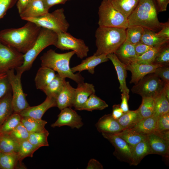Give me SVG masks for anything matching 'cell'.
<instances>
[{
  "label": "cell",
  "instance_id": "53",
  "mask_svg": "<svg viewBox=\"0 0 169 169\" xmlns=\"http://www.w3.org/2000/svg\"><path fill=\"white\" fill-rule=\"evenodd\" d=\"M123 112L120 107V105L115 104L112 106V111L111 113L112 117L115 119L118 120L124 114Z\"/></svg>",
  "mask_w": 169,
  "mask_h": 169
},
{
  "label": "cell",
  "instance_id": "41",
  "mask_svg": "<svg viewBox=\"0 0 169 169\" xmlns=\"http://www.w3.org/2000/svg\"><path fill=\"white\" fill-rule=\"evenodd\" d=\"M155 99L151 97L142 98V103L138 109L142 118L153 115L154 111Z\"/></svg>",
  "mask_w": 169,
  "mask_h": 169
},
{
  "label": "cell",
  "instance_id": "18",
  "mask_svg": "<svg viewBox=\"0 0 169 169\" xmlns=\"http://www.w3.org/2000/svg\"><path fill=\"white\" fill-rule=\"evenodd\" d=\"M107 55H96L93 54L83 60L79 64L71 68L72 72L80 73L84 70H88L91 74L95 73V67L99 64L109 60Z\"/></svg>",
  "mask_w": 169,
  "mask_h": 169
},
{
  "label": "cell",
  "instance_id": "23",
  "mask_svg": "<svg viewBox=\"0 0 169 169\" xmlns=\"http://www.w3.org/2000/svg\"><path fill=\"white\" fill-rule=\"evenodd\" d=\"M114 53L119 59L125 64L133 62L138 57L134 45L126 40Z\"/></svg>",
  "mask_w": 169,
  "mask_h": 169
},
{
  "label": "cell",
  "instance_id": "49",
  "mask_svg": "<svg viewBox=\"0 0 169 169\" xmlns=\"http://www.w3.org/2000/svg\"><path fill=\"white\" fill-rule=\"evenodd\" d=\"M12 92L10 84L7 75L0 79V98Z\"/></svg>",
  "mask_w": 169,
  "mask_h": 169
},
{
  "label": "cell",
  "instance_id": "15",
  "mask_svg": "<svg viewBox=\"0 0 169 169\" xmlns=\"http://www.w3.org/2000/svg\"><path fill=\"white\" fill-rule=\"evenodd\" d=\"M151 154H156L167 158L169 156V140L165 139L155 133L146 136Z\"/></svg>",
  "mask_w": 169,
  "mask_h": 169
},
{
  "label": "cell",
  "instance_id": "3",
  "mask_svg": "<svg viewBox=\"0 0 169 169\" xmlns=\"http://www.w3.org/2000/svg\"><path fill=\"white\" fill-rule=\"evenodd\" d=\"M73 51L64 53H58L54 50L50 49L40 57L41 65L50 68L60 76L69 78L77 84L84 82V78L80 73H73L70 67V61L75 54Z\"/></svg>",
  "mask_w": 169,
  "mask_h": 169
},
{
  "label": "cell",
  "instance_id": "44",
  "mask_svg": "<svg viewBox=\"0 0 169 169\" xmlns=\"http://www.w3.org/2000/svg\"><path fill=\"white\" fill-rule=\"evenodd\" d=\"M152 64H160L162 66H169V43L161 47L157 53Z\"/></svg>",
  "mask_w": 169,
  "mask_h": 169
},
{
  "label": "cell",
  "instance_id": "29",
  "mask_svg": "<svg viewBox=\"0 0 169 169\" xmlns=\"http://www.w3.org/2000/svg\"><path fill=\"white\" fill-rule=\"evenodd\" d=\"M137 110H129L124 113L117 120L123 130L130 129L136 125L142 119Z\"/></svg>",
  "mask_w": 169,
  "mask_h": 169
},
{
  "label": "cell",
  "instance_id": "12",
  "mask_svg": "<svg viewBox=\"0 0 169 169\" xmlns=\"http://www.w3.org/2000/svg\"><path fill=\"white\" fill-rule=\"evenodd\" d=\"M101 133L102 136L114 147L113 155L119 161L127 163L131 165L132 147L116 134Z\"/></svg>",
  "mask_w": 169,
  "mask_h": 169
},
{
  "label": "cell",
  "instance_id": "32",
  "mask_svg": "<svg viewBox=\"0 0 169 169\" xmlns=\"http://www.w3.org/2000/svg\"><path fill=\"white\" fill-rule=\"evenodd\" d=\"M106 102L97 96L95 94L91 95L85 103L79 109V110L92 111L93 110H102L108 107Z\"/></svg>",
  "mask_w": 169,
  "mask_h": 169
},
{
  "label": "cell",
  "instance_id": "30",
  "mask_svg": "<svg viewBox=\"0 0 169 169\" xmlns=\"http://www.w3.org/2000/svg\"><path fill=\"white\" fill-rule=\"evenodd\" d=\"M140 0H109L114 7L127 18Z\"/></svg>",
  "mask_w": 169,
  "mask_h": 169
},
{
  "label": "cell",
  "instance_id": "4",
  "mask_svg": "<svg viewBox=\"0 0 169 169\" xmlns=\"http://www.w3.org/2000/svg\"><path fill=\"white\" fill-rule=\"evenodd\" d=\"M126 28L99 27L95 33L96 55L114 53L125 40Z\"/></svg>",
  "mask_w": 169,
  "mask_h": 169
},
{
  "label": "cell",
  "instance_id": "24",
  "mask_svg": "<svg viewBox=\"0 0 169 169\" xmlns=\"http://www.w3.org/2000/svg\"><path fill=\"white\" fill-rule=\"evenodd\" d=\"M55 75V71L53 69L41 66L38 70L34 79L36 88L42 91Z\"/></svg>",
  "mask_w": 169,
  "mask_h": 169
},
{
  "label": "cell",
  "instance_id": "5",
  "mask_svg": "<svg viewBox=\"0 0 169 169\" xmlns=\"http://www.w3.org/2000/svg\"><path fill=\"white\" fill-rule=\"evenodd\" d=\"M57 34L50 30L42 28L39 35L32 47L23 54L22 65L16 69L17 72L23 73L31 68L34 61L40 53L48 46L56 44Z\"/></svg>",
  "mask_w": 169,
  "mask_h": 169
},
{
  "label": "cell",
  "instance_id": "35",
  "mask_svg": "<svg viewBox=\"0 0 169 169\" xmlns=\"http://www.w3.org/2000/svg\"><path fill=\"white\" fill-rule=\"evenodd\" d=\"M22 117L19 113H13L0 126V135L9 134L21 122Z\"/></svg>",
  "mask_w": 169,
  "mask_h": 169
},
{
  "label": "cell",
  "instance_id": "46",
  "mask_svg": "<svg viewBox=\"0 0 169 169\" xmlns=\"http://www.w3.org/2000/svg\"><path fill=\"white\" fill-rule=\"evenodd\" d=\"M167 132H169V112L158 117L156 129L154 133Z\"/></svg>",
  "mask_w": 169,
  "mask_h": 169
},
{
  "label": "cell",
  "instance_id": "54",
  "mask_svg": "<svg viewBox=\"0 0 169 169\" xmlns=\"http://www.w3.org/2000/svg\"><path fill=\"white\" fill-rule=\"evenodd\" d=\"M45 7L48 10L50 8L56 4H64L69 0H42Z\"/></svg>",
  "mask_w": 169,
  "mask_h": 169
},
{
  "label": "cell",
  "instance_id": "47",
  "mask_svg": "<svg viewBox=\"0 0 169 169\" xmlns=\"http://www.w3.org/2000/svg\"><path fill=\"white\" fill-rule=\"evenodd\" d=\"M154 73L165 84L169 83V66L159 67L156 69Z\"/></svg>",
  "mask_w": 169,
  "mask_h": 169
},
{
  "label": "cell",
  "instance_id": "14",
  "mask_svg": "<svg viewBox=\"0 0 169 169\" xmlns=\"http://www.w3.org/2000/svg\"><path fill=\"white\" fill-rule=\"evenodd\" d=\"M127 70L131 73L130 83L135 84L146 75L154 73L156 69L161 65L158 64H143L131 62L125 64Z\"/></svg>",
  "mask_w": 169,
  "mask_h": 169
},
{
  "label": "cell",
  "instance_id": "21",
  "mask_svg": "<svg viewBox=\"0 0 169 169\" xmlns=\"http://www.w3.org/2000/svg\"><path fill=\"white\" fill-rule=\"evenodd\" d=\"M75 88L66 81L64 86L56 98L57 107L60 110L67 107L73 106L75 96Z\"/></svg>",
  "mask_w": 169,
  "mask_h": 169
},
{
  "label": "cell",
  "instance_id": "56",
  "mask_svg": "<svg viewBox=\"0 0 169 169\" xmlns=\"http://www.w3.org/2000/svg\"><path fill=\"white\" fill-rule=\"evenodd\" d=\"M158 12L166 11L169 3V0H156Z\"/></svg>",
  "mask_w": 169,
  "mask_h": 169
},
{
  "label": "cell",
  "instance_id": "7",
  "mask_svg": "<svg viewBox=\"0 0 169 169\" xmlns=\"http://www.w3.org/2000/svg\"><path fill=\"white\" fill-rule=\"evenodd\" d=\"M99 27H112L127 28V18L115 9L109 0H102L98 12Z\"/></svg>",
  "mask_w": 169,
  "mask_h": 169
},
{
  "label": "cell",
  "instance_id": "8",
  "mask_svg": "<svg viewBox=\"0 0 169 169\" xmlns=\"http://www.w3.org/2000/svg\"><path fill=\"white\" fill-rule=\"evenodd\" d=\"M165 83L154 73L148 74L135 84L132 88V93L143 97L155 98L163 91Z\"/></svg>",
  "mask_w": 169,
  "mask_h": 169
},
{
  "label": "cell",
  "instance_id": "22",
  "mask_svg": "<svg viewBox=\"0 0 169 169\" xmlns=\"http://www.w3.org/2000/svg\"><path fill=\"white\" fill-rule=\"evenodd\" d=\"M49 12L42 0H31L24 11L19 14L21 19L37 18Z\"/></svg>",
  "mask_w": 169,
  "mask_h": 169
},
{
  "label": "cell",
  "instance_id": "31",
  "mask_svg": "<svg viewBox=\"0 0 169 169\" xmlns=\"http://www.w3.org/2000/svg\"><path fill=\"white\" fill-rule=\"evenodd\" d=\"M13 113L11 92L0 98V127Z\"/></svg>",
  "mask_w": 169,
  "mask_h": 169
},
{
  "label": "cell",
  "instance_id": "17",
  "mask_svg": "<svg viewBox=\"0 0 169 169\" xmlns=\"http://www.w3.org/2000/svg\"><path fill=\"white\" fill-rule=\"evenodd\" d=\"M95 126L98 131L101 133L116 134L123 130L118 120L112 117L111 113L105 115L100 118Z\"/></svg>",
  "mask_w": 169,
  "mask_h": 169
},
{
  "label": "cell",
  "instance_id": "42",
  "mask_svg": "<svg viewBox=\"0 0 169 169\" xmlns=\"http://www.w3.org/2000/svg\"><path fill=\"white\" fill-rule=\"evenodd\" d=\"M144 28L139 26L128 27L126 29V40L133 44L140 42Z\"/></svg>",
  "mask_w": 169,
  "mask_h": 169
},
{
  "label": "cell",
  "instance_id": "48",
  "mask_svg": "<svg viewBox=\"0 0 169 169\" xmlns=\"http://www.w3.org/2000/svg\"><path fill=\"white\" fill-rule=\"evenodd\" d=\"M18 0H0V19L6 14Z\"/></svg>",
  "mask_w": 169,
  "mask_h": 169
},
{
  "label": "cell",
  "instance_id": "6",
  "mask_svg": "<svg viewBox=\"0 0 169 169\" xmlns=\"http://www.w3.org/2000/svg\"><path fill=\"white\" fill-rule=\"evenodd\" d=\"M22 19L33 23L42 28L50 30L57 34L67 32L69 27L63 8L56 10L51 13L48 12L39 17Z\"/></svg>",
  "mask_w": 169,
  "mask_h": 169
},
{
  "label": "cell",
  "instance_id": "55",
  "mask_svg": "<svg viewBox=\"0 0 169 169\" xmlns=\"http://www.w3.org/2000/svg\"><path fill=\"white\" fill-rule=\"evenodd\" d=\"M86 169H103V167L102 164L98 160L92 158L90 159L86 167Z\"/></svg>",
  "mask_w": 169,
  "mask_h": 169
},
{
  "label": "cell",
  "instance_id": "9",
  "mask_svg": "<svg viewBox=\"0 0 169 169\" xmlns=\"http://www.w3.org/2000/svg\"><path fill=\"white\" fill-rule=\"evenodd\" d=\"M7 74L11 88L13 113H19L29 106L21 82L22 74L18 72L15 74L14 69L8 70Z\"/></svg>",
  "mask_w": 169,
  "mask_h": 169
},
{
  "label": "cell",
  "instance_id": "11",
  "mask_svg": "<svg viewBox=\"0 0 169 169\" xmlns=\"http://www.w3.org/2000/svg\"><path fill=\"white\" fill-rule=\"evenodd\" d=\"M23 54L0 42V72L15 69L24 62Z\"/></svg>",
  "mask_w": 169,
  "mask_h": 169
},
{
  "label": "cell",
  "instance_id": "59",
  "mask_svg": "<svg viewBox=\"0 0 169 169\" xmlns=\"http://www.w3.org/2000/svg\"><path fill=\"white\" fill-rule=\"evenodd\" d=\"M7 75V73H1L0 72V79L3 78Z\"/></svg>",
  "mask_w": 169,
  "mask_h": 169
},
{
  "label": "cell",
  "instance_id": "19",
  "mask_svg": "<svg viewBox=\"0 0 169 169\" xmlns=\"http://www.w3.org/2000/svg\"><path fill=\"white\" fill-rule=\"evenodd\" d=\"M107 56L112 62L116 72L121 92L129 94L130 90L126 85V81L127 77L126 65L121 62L114 53L109 54Z\"/></svg>",
  "mask_w": 169,
  "mask_h": 169
},
{
  "label": "cell",
  "instance_id": "57",
  "mask_svg": "<svg viewBox=\"0 0 169 169\" xmlns=\"http://www.w3.org/2000/svg\"><path fill=\"white\" fill-rule=\"evenodd\" d=\"M31 0H18L17 7L19 14L25 9Z\"/></svg>",
  "mask_w": 169,
  "mask_h": 169
},
{
  "label": "cell",
  "instance_id": "28",
  "mask_svg": "<svg viewBox=\"0 0 169 169\" xmlns=\"http://www.w3.org/2000/svg\"><path fill=\"white\" fill-rule=\"evenodd\" d=\"M66 82L65 78L61 77L58 74L42 90L47 97L56 99L63 89Z\"/></svg>",
  "mask_w": 169,
  "mask_h": 169
},
{
  "label": "cell",
  "instance_id": "27",
  "mask_svg": "<svg viewBox=\"0 0 169 169\" xmlns=\"http://www.w3.org/2000/svg\"><path fill=\"white\" fill-rule=\"evenodd\" d=\"M169 38L157 36L155 32L144 28L141 42L154 48H160L169 43Z\"/></svg>",
  "mask_w": 169,
  "mask_h": 169
},
{
  "label": "cell",
  "instance_id": "43",
  "mask_svg": "<svg viewBox=\"0 0 169 169\" xmlns=\"http://www.w3.org/2000/svg\"><path fill=\"white\" fill-rule=\"evenodd\" d=\"M30 133L21 122L14 130L8 135L20 144L28 140Z\"/></svg>",
  "mask_w": 169,
  "mask_h": 169
},
{
  "label": "cell",
  "instance_id": "58",
  "mask_svg": "<svg viewBox=\"0 0 169 169\" xmlns=\"http://www.w3.org/2000/svg\"><path fill=\"white\" fill-rule=\"evenodd\" d=\"M163 91L167 99L169 100V83L165 84Z\"/></svg>",
  "mask_w": 169,
  "mask_h": 169
},
{
  "label": "cell",
  "instance_id": "45",
  "mask_svg": "<svg viewBox=\"0 0 169 169\" xmlns=\"http://www.w3.org/2000/svg\"><path fill=\"white\" fill-rule=\"evenodd\" d=\"M161 47L155 48L149 50L141 55L137 57L133 62H136L140 64H152L156 54Z\"/></svg>",
  "mask_w": 169,
  "mask_h": 169
},
{
  "label": "cell",
  "instance_id": "38",
  "mask_svg": "<svg viewBox=\"0 0 169 169\" xmlns=\"http://www.w3.org/2000/svg\"><path fill=\"white\" fill-rule=\"evenodd\" d=\"M19 164L17 153L0 152V169H14Z\"/></svg>",
  "mask_w": 169,
  "mask_h": 169
},
{
  "label": "cell",
  "instance_id": "51",
  "mask_svg": "<svg viewBox=\"0 0 169 169\" xmlns=\"http://www.w3.org/2000/svg\"><path fill=\"white\" fill-rule=\"evenodd\" d=\"M161 29L156 35L158 37L169 38V21L161 23Z\"/></svg>",
  "mask_w": 169,
  "mask_h": 169
},
{
  "label": "cell",
  "instance_id": "37",
  "mask_svg": "<svg viewBox=\"0 0 169 169\" xmlns=\"http://www.w3.org/2000/svg\"><path fill=\"white\" fill-rule=\"evenodd\" d=\"M155 99L154 111L153 115L158 117L169 112V101L163 90Z\"/></svg>",
  "mask_w": 169,
  "mask_h": 169
},
{
  "label": "cell",
  "instance_id": "33",
  "mask_svg": "<svg viewBox=\"0 0 169 169\" xmlns=\"http://www.w3.org/2000/svg\"><path fill=\"white\" fill-rule=\"evenodd\" d=\"M21 122L30 133L43 131L46 130L45 126L47 122L42 119L23 117H22Z\"/></svg>",
  "mask_w": 169,
  "mask_h": 169
},
{
  "label": "cell",
  "instance_id": "13",
  "mask_svg": "<svg viewBox=\"0 0 169 169\" xmlns=\"http://www.w3.org/2000/svg\"><path fill=\"white\" fill-rule=\"evenodd\" d=\"M61 110L57 120L51 125V127L66 125L72 128L79 129L83 126L84 123L81 116L71 107H66Z\"/></svg>",
  "mask_w": 169,
  "mask_h": 169
},
{
  "label": "cell",
  "instance_id": "52",
  "mask_svg": "<svg viewBox=\"0 0 169 169\" xmlns=\"http://www.w3.org/2000/svg\"><path fill=\"white\" fill-rule=\"evenodd\" d=\"M129 97L128 94L122 93L121 94V102L120 106L124 113H125L129 110L128 105Z\"/></svg>",
  "mask_w": 169,
  "mask_h": 169
},
{
  "label": "cell",
  "instance_id": "34",
  "mask_svg": "<svg viewBox=\"0 0 169 169\" xmlns=\"http://www.w3.org/2000/svg\"><path fill=\"white\" fill-rule=\"evenodd\" d=\"M19 144L8 135H0V152L6 153H17Z\"/></svg>",
  "mask_w": 169,
  "mask_h": 169
},
{
  "label": "cell",
  "instance_id": "2",
  "mask_svg": "<svg viewBox=\"0 0 169 169\" xmlns=\"http://www.w3.org/2000/svg\"><path fill=\"white\" fill-rule=\"evenodd\" d=\"M156 0H140L127 18L128 27L139 26L156 33L161 29V23Z\"/></svg>",
  "mask_w": 169,
  "mask_h": 169
},
{
  "label": "cell",
  "instance_id": "36",
  "mask_svg": "<svg viewBox=\"0 0 169 169\" xmlns=\"http://www.w3.org/2000/svg\"><path fill=\"white\" fill-rule=\"evenodd\" d=\"M116 134L125 141L132 148L139 142L146 139L147 136L137 133L131 129L123 130Z\"/></svg>",
  "mask_w": 169,
  "mask_h": 169
},
{
  "label": "cell",
  "instance_id": "40",
  "mask_svg": "<svg viewBox=\"0 0 169 169\" xmlns=\"http://www.w3.org/2000/svg\"><path fill=\"white\" fill-rule=\"evenodd\" d=\"M49 134V133L47 130L40 132L31 133L28 140L32 144L39 148L49 146L48 137Z\"/></svg>",
  "mask_w": 169,
  "mask_h": 169
},
{
  "label": "cell",
  "instance_id": "26",
  "mask_svg": "<svg viewBox=\"0 0 169 169\" xmlns=\"http://www.w3.org/2000/svg\"><path fill=\"white\" fill-rule=\"evenodd\" d=\"M151 150L147 138L139 142L132 148L131 165L137 166L146 155L151 154Z\"/></svg>",
  "mask_w": 169,
  "mask_h": 169
},
{
  "label": "cell",
  "instance_id": "1",
  "mask_svg": "<svg viewBox=\"0 0 169 169\" xmlns=\"http://www.w3.org/2000/svg\"><path fill=\"white\" fill-rule=\"evenodd\" d=\"M41 28L29 21L23 27L0 31V42L24 54L33 45Z\"/></svg>",
  "mask_w": 169,
  "mask_h": 169
},
{
  "label": "cell",
  "instance_id": "50",
  "mask_svg": "<svg viewBox=\"0 0 169 169\" xmlns=\"http://www.w3.org/2000/svg\"><path fill=\"white\" fill-rule=\"evenodd\" d=\"M134 45L136 52L138 57L155 48L145 44L141 42Z\"/></svg>",
  "mask_w": 169,
  "mask_h": 169
},
{
  "label": "cell",
  "instance_id": "20",
  "mask_svg": "<svg viewBox=\"0 0 169 169\" xmlns=\"http://www.w3.org/2000/svg\"><path fill=\"white\" fill-rule=\"evenodd\" d=\"M75 90V96L73 106L75 110L79 108L86 101L89 97L95 94V90L93 84L83 82L77 84Z\"/></svg>",
  "mask_w": 169,
  "mask_h": 169
},
{
  "label": "cell",
  "instance_id": "10",
  "mask_svg": "<svg viewBox=\"0 0 169 169\" xmlns=\"http://www.w3.org/2000/svg\"><path fill=\"white\" fill-rule=\"evenodd\" d=\"M57 35L54 45L57 48L62 50H72L81 59L87 56L89 48L83 40L76 38L67 32L60 33Z\"/></svg>",
  "mask_w": 169,
  "mask_h": 169
},
{
  "label": "cell",
  "instance_id": "39",
  "mask_svg": "<svg viewBox=\"0 0 169 169\" xmlns=\"http://www.w3.org/2000/svg\"><path fill=\"white\" fill-rule=\"evenodd\" d=\"M39 148L30 143L28 140L24 141L19 144V146L17 153L18 161L21 163L25 158L32 157L34 152Z\"/></svg>",
  "mask_w": 169,
  "mask_h": 169
},
{
  "label": "cell",
  "instance_id": "25",
  "mask_svg": "<svg viewBox=\"0 0 169 169\" xmlns=\"http://www.w3.org/2000/svg\"><path fill=\"white\" fill-rule=\"evenodd\" d=\"M158 117L152 115L143 118L132 128V131L140 134L147 135L155 132L156 129Z\"/></svg>",
  "mask_w": 169,
  "mask_h": 169
},
{
  "label": "cell",
  "instance_id": "16",
  "mask_svg": "<svg viewBox=\"0 0 169 169\" xmlns=\"http://www.w3.org/2000/svg\"><path fill=\"white\" fill-rule=\"evenodd\" d=\"M54 107H57L56 99L47 96L44 101L40 105L33 106H29L19 114L22 117H28L41 119L48 109Z\"/></svg>",
  "mask_w": 169,
  "mask_h": 169
}]
</instances>
